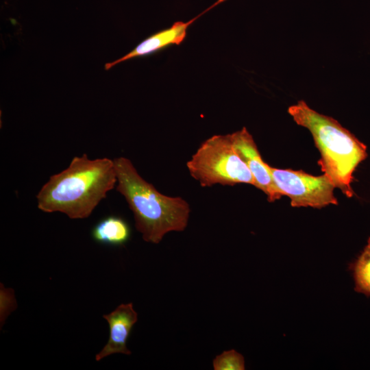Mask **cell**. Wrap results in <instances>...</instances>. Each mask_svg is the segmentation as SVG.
<instances>
[{"label":"cell","mask_w":370,"mask_h":370,"mask_svg":"<svg viewBox=\"0 0 370 370\" xmlns=\"http://www.w3.org/2000/svg\"><path fill=\"white\" fill-rule=\"evenodd\" d=\"M113 160L116 190L132 211L136 228L145 241L158 244L167 233L186 229L190 208L185 199L160 193L140 176L130 159L119 157Z\"/></svg>","instance_id":"obj_2"},{"label":"cell","mask_w":370,"mask_h":370,"mask_svg":"<svg viewBox=\"0 0 370 370\" xmlns=\"http://www.w3.org/2000/svg\"><path fill=\"white\" fill-rule=\"evenodd\" d=\"M233 145L251 171L255 186L263 191L269 202L282 197L273 182L270 166L261 158L256 144L246 127L230 134Z\"/></svg>","instance_id":"obj_6"},{"label":"cell","mask_w":370,"mask_h":370,"mask_svg":"<svg viewBox=\"0 0 370 370\" xmlns=\"http://www.w3.org/2000/svg\"><path fill=\"white\" fill-rule=\"evenodd\" d=\"M186 166L191 177L203 187L241 183L255 186L253 175L236 152L230 134L214 135L204 140Z\"/></svg>","instance_id":"obj_4"},{"label":"cell","mask_w":370,"mask_h":370,"mask_svg":"<svg viewBox=\"0 0 370 370\" xmlns=\"http://www.w3.org/2000/svg\"><path fill=\"white\" fill-rule=\"evenodd\" d=\"M226 0H217L193 18L187 22L177 21L170 27L160 30L139 43L133 50L119 59L106 63L104 68L109 70L114 66L132 58L147 56L171 45H180L185 39L188 27L203 14L224 2Z\"/></svg>","instance_id":"obj_7"},{"label":"cell","mask_w":370,"mask_h":370,"mask_svg":"<svg viewBox=\"0 0 370 370\" xmlns=\"http://www.w3.org/2000/svg\"><path fill=\"white\" fill-rule=\"evenodd\" d=\"M288 112L312 134L321 153L318 164L322 172L346 197H352L353 173L367 158V146L336 120L316 112L304 101L290 106Z\"/></svg>","instance_id":"obj_3"},{"label":"cell","mask_w":370,"mask_h":370,"mask_svg":"<svg viewBox=\"0 0 370 370\" xmlns=\"http://www.w3.org/2000/svg\"><path fill=\"white\" fill-rule=\"evenodd\" d=\"M107 321L110 335L106 345L96 355L95 360L99 361L113 354L130 355L131 352L127 347V341L133 326L138 321V314L134 310L132 303L121 304L109 314L103 315Z\"/></svg>","instance_id":"obj_8"},{"label":"cell","mask_w":370,"mask_h":370,"mask_svg":"<svg viewBox=\"0 0 370 370\" xmlns=\"http://www.w3.org/2000/svg\"><path fill=\"white\" fill-rule=\"evenodd\" d=\"M91 235L98 243L121 246L130 240L131 228L124 219L110 215L95 224L92 229Z\"/></svg>","instance_id":"obj_9"},{"label":"cell","mask_w":370,"mask_h":370,"mask_svg":"<svg viewBox=\"0 0 370 370\" xmlns=\"http://www.w3.org/2000/svg\"><path fill=\"white\" fill-rule=\"evenodd\" d=\"M214 370H244L243 356L234 349L224 351L217 356L212 362Z\"/></svg>","instance_id":"obj_11"},{"label":"cell","mask_w":370,"mask_h":370,"mask_svg":"<svg viewBox=\"0 0 370 370\" xmlns=\"http://www.w3.org/2000/svg\"><path fill=\"white\" fill-rule=\"evenodd\" d=\"M114 160L90 159L86 153L72 158L69 166L50 176L36 195L42 212H62L71 219L88 218L116 185Z\"/></svg>","instance_id":"obj_1"},{"label":"cell","mask_w":370,"mask_h":370,"mask_svg":"<svg viewBox=\"0 0 370 370\" xmlns=\"http://www.w3.org/2000/svg\"><path fill=\"white\" fill-rule=\"evenodd\" d=\"M270 170L277 189L282 196L291 199L292 207L321 208L330 204H338L334 195L336 187L327 175L313 176L301 170L271 166Z\"/></svg>","instance_id":"obj_5"},{"label":"cell","mask_w":370,"mask_h":370,"mask_svg":"<svg viewBox=\"0 0 370 370\" xmlns=\"http://www.w3.org/2000/svg\"><path fill=\"white\" fill-rule=\"evenodd\" d=\"M355 290L370 296V238L353 267Z\"/></svg>","instance_id":"obj_10"}]
</instances>
